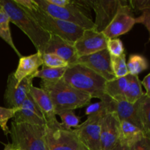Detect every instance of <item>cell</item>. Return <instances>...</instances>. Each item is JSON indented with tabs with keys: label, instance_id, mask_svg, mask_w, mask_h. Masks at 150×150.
Here are the masks:
<instances>
[{
	"label": "cell",
	"instance_id": "8fae6325",
	"mask_svg": "<svg viewBox=\"0 0 150 150\" xmlns=\"http://www.w3.org/2000/svg\"><path fill=\"white\" fill-rule=\"evenodd\" d=\"M76 64H81L93 70L106 81L116 79L111 69V55L107 49L90 55L79 57Z\"/></svg>",
	"mask_w": 150,
	"mask_h": 150
},
{
	"label": "cell",
	"instance_id": "74e56055",
	"mask_svg": "<svg viewBox=\"0 0 150 150\" xmlns=\"http://www.w3.org/2000/svg\"><path fill=\"white\" fill-rule=\"evenodd\" d=\"M111 150H130V148L128 146L119 144H117L114 149H112Z\"/></svg>",
	"mask_w": 150,
	"mask_h": 150
},
{
	"label": "cell",
	"instance_id": "8992f818",
	"mask_svg": "<svg viewBox=\"0 0 150 150\" xmlns=\"http://www.w3.org/2000/svg\"><path fill=\"white\" fill-rule=\"evenodd\" d=\"M10 134L16 150H45V126L13 121Z\"/></svg>",
	"mask_w": 150,
	"mask_h": 150
},
{
	"label": "cell",
	"instance_id": "1f68e13d",
	"mask_svg": "<svg viewBox=\"0 0 150 150\" xmlns=\"http://www.w3.org/2000/svg\"><path fill=\"white\" fill-rule=\"evenodd\" d=\"M106 112L105 110V103L103 101H100L98 103H95L90 104L87 106L86 109L85 114L88 116H90L92 114H97L100 112Z\"/></svg>",
	"mask_w": 150,
	"mask_h": 150
},
{
	"label": "cell",
	"instance_id": "ab89813d",
	"mask_svg": "<svg viewBox=\"0 0 150 150\" xmlns=\"http://www.w3.org/2000/svg\"><path fill=\"white\" fill-rule=\"evenodd\" d=\"M78 150H86V149H85V148H83V146H81V145H80V146H79V149H78Z\"/></svg>",
	"mask_w": 150,
	"mask_h": 150
},
{
	"label": "cell",
	"instance_id": "d6a6232c",
	"mask_svg": "<svg viewBox=\"0 0 150 150\" xmlns=\"http://www.w3.org/2000/svg\"><path fill=\"white\" fill-rule=\"evenodd\" d=\"M130 148V150H150V138L142 136Z\"/></svg>",
	"mask_w": 150,
	"mask_h": 150
},
{
	"label": "cell",
	"instance_id": "836d02e7",
	"mask_svg": "<svg viewBox=\"0 0 150 150\" xmlns=\"http://www.w3.org/2000/svg\"><path fill=\"white\" fill-rule=\"evenodd\" d=\"M136 23H142L146 26L149 33L150 38V8L142 11V15L138 18H136Z\"/></svg>",
	"mask_w": 150,
	"mask_h": 150
},
{
	"label": "cell",
	"instance_id": "44dd1931",
	"mask_svg": "<svg viewBox=\"0 0 150 150\" xmlns=\"http://www.w3.org/2000/svg\"><path fill=\"white\" fill-rule=\"evenodd\" d=\"M129 84V74L122 78L115 79L110 81H106L105 93L113 100H125Z\"/></svg>",
	"mask_w": 150,
	"mask_h": 150
},
{
	"label": "cell",
	"instance_id": "4dcf8cb0",
	"mask_svg": "<svg viewBox=\"0 0 150 150\" xmlns=\"http://www.w3.org/2000/svg\"><path fill=\"white\" fill-rule=\"evenodd\" d=\"M106 49L111 56L114 57H120L125 54V48L122 42L119 38L114 39H108L107 42Z\"/></svg>",
	"mask_w": 150,
	"mask_h": 150
},
{
	"label": "cell",
	"instance_id": "603a6c76",
	"mask_svg": "<svg viewBox=\"0 0 150 150\" xmlns=\"http://www.w3.org/2000/svg\"><path fill=\"white\" fill-rule=\"evenodd\" d=\"M142 88V81L138 76H132L129 74V84L127 92L125 94V100L134 104L144 95Z\"/></svg>",
	"mask_w": 150,
	"mask_h": 150
},
{
	"label": "cell",
	"instance_id": "f35d334b",
	"mask_svg": "<svg viewBox=\"0 0 150 150\" xmlns=\"http://www.w3.org/2000/svg\"><path fill=\"white\" fill-rule=\"evenodd\" d=\"M3 150H16V149L13 146V144H12L9 143V144H7V145H5V146H4V149Z\"/></svg>",
	"mask_w": 150,
	"mask_h": 150
},
{
	"label": "cell",
	"instance_id": "83f0119b",
	"mask_svg": "<svg viewBox=\"0 0 150 150\" xmlns=\"http://www.w3.org/2000/svg\"><path fill=\"white\" fill-rule=\"evenodd\" d=\"M58 116L61 119L62 125L67 130H72V127L76 128L80 125V119L71 110L62 111Z\"/></svg>",
	"mask_w": 150,
	"mask_h": 150
},
{
	"label": "cell",
	"instance_id": "5b68a950",
	"mask_svg": "<svg viewBox=\"0 0 150 150\" xmlns=\"http://www.w3.org/2000/svg\"><path fill=\"white\" fill-rule=\"evenodd\" d=\"M62 79L75 89L85 92L92 98L103 100L106 81L100 76L81 64H76L67 67Z\"/></svg>",
	"mask_w": 150,
	"mask_h": 150
},
{
	"label": "cell",
	"instance_id": "ba28073f",
	"mask_svg": "<svg viewBox=\"0 0 150 150\" xmlns=\"http://www.w3.org/2000/svg\"><path fill=\"white\" fill-rule=\"evenodd\" d=\"M104 113L89 116L84 122L73 130L81 146L86 150H101L100 122Z\"/></svg>",
	"mask_w": 150,
	"mask_h": 150
},
{
	"label": "cell",
	"instance_id": "f1b7e54d",
	"mask_svg": "<svg viewBox=\"0 0 150 150\" xmlns=\"http://www.w3.org/2000/svg\"><path fill=\"white\" fill-rule=\"evenodd\" d=\"M17 109L18 108H4L0 106V127L5 136L10 134V129L7 126V122L9 120L13 118Z\"/></svg>",
	"mask_w": 150,
	"mask_h": 150
},
{
	"label": "cell",
	"instance_id": "7402d4cb",
	"mask_svg": "<svg viewBox=\"0 0 150 150\" xmlns=\"http://www.w3.org/2000/svg\"><path fill=\"white\" fill-rule=\"evenodd\" d=\"M13 119V122L17 123H26L40 126L45 125V121L43 117L38 115L28 108L22 107L18 108Z\"/></svg>",
	"mask_w": 150,
	"mask_h": 150
},
{
	"label": "cell",
	"instance_id": "9a60e30c",
	"mask_svg": "<svg viewBox=\"0 0 150 150\" xmlns=\"http://www.w3.org/2000/svg\"><path fill=\"white\" fill-rule=\"evenodd\" d=\"M100 101L105 103L106 112L114 113L120 121H127L141 129L136 103H130L125 100H115L111 99L108 95Z\"/></svg>",
	"mask_w": 150,
	"mask_h": 150
},
{
	"label": "cell",
	"instance_id": "277c9868",
	"mask_svg": "<svg viewBox=\"0 0 150 150\" xmlns=\"http://www.w3.org/2000/svg\"><path fill=\"white\" fill-rule=\"evenodd\" d=\"M34 1L41 10L52 17L76 24L83 29H95V23L88 16L90 7L87 0H70V4L65 7L53 4L48 0Z\"/></svg>",
	"mask_w": 150,
	"mask_h": 150
},
{
	"label": "cell",
	"instance_id": "4316f807",
	"mask_svg": "<svg viewBox=\"0 0 150 150\" xmlns=\"http://www.w3.org/2000/svg\"><path fill=\"white\" fill-rule=\"evenodd\" d=\"M111 64L113 73L116 79L125 77L129 74L126 62L125 54H123L120 57L111 56Z\"/></svg>",
	"mask_w": 150,
	"mask_h": 150
},
{
	"label": "cell",
	"instance_id": "5bb4252c",
	"mask_svg": "<svg viewBox=\"0 0 150 150\" xmlns=\"http://www.w3.org/2000/svg\"><path fill=\"white\" fill-rule=\"evenodd\" d=\"M120 120L114 113L105 112L100 122L101 150H111L119 142Z\"/></svg>",
	"mask_w": 150,
	"mask_h": 150
},
{
	"label": "cell",
	"instance_id": "60d3db41",
	"mask_svg": "<svg viewBox=\"0 0 150 150\" xmlns=\"http://www.w3.org/2000/svg\"><path fill=\"white\" fill-rule=\"evenodd\" d=\"M2 10V7H1V0H0V11H1Z\"/></svg>",
	"mask_w": 150,
	"mask_h": 150
},
{
	"label": "cell",
	"instance_id": "6da1fadb",
	"mask_svg": "<svg viewBox=\"0 0 150 150\" xmlns=\"http://www.w3.org/2000/svg\"><path fill=\"white\" fill-rule=\"evenodd\" d=\"M14 1L51 35H57L74 44L83 35L84 31L83 28L49 16L41 10L34 0H14Z\"/></svg>",
	"mask_w": 150,
	"mask_h": 150
},
{
	"label": "cell",
	"instance_id": "7a4b0ae2",
	"mask_svg": "<svg viewBox=\"0 0 150 150\" xmlns=\"http://www.w3.org/2000/svg\"><path fill=\"white\" fill-rule=\"evenodd\" d=\"M40 88L51 98L57 115L64 111L82 108L89 105L92 97L67 84L62 79L54 81L42 80Z\"/></svg>",
	"mask_w": 150,
	"mask_h": 150
},
{
	"label": "cell",
	"instance_id": "8d00e7d4",
	"mask_svg": "<svg viewBox=\"0 0 150 150\" xmlns=\"http://www.w3.org/2000/svg\"><path fill=\"white\" fill-rule=\"evenodd\" d=\"M50 3L59 7H65L68 5L70 2V0H48Z\"/></svg>",
	"mask_w": 150,
	"mask_h": 150
},
{
	"label": "cell",
	"instance_id": "484cf974",
	"mask_svg": "<svg viewBox=\"0 0 150 150\" xmlns=\"http://www.w3.org/2000/svg\"><path fill=\"white\" fill-rule=\"evenodd\" d=\"M148 67L149 64L146 58L137 54L130 55L127 63L128 73L132 76H138L139 73L146 70Z\"/></svg>",
	"mask_w": 150,
	"mask_h": 150
},
{
	"label": "cell",
	"instance_id": "ac0fdd59",
	"mask_svg": "<svg viewBox=\"0 0 150 150\" xmlns=\"http://www.w3.org/2000/svg\"><path fill=\"white\" fill-rule=\"evenodd\" d=\"M30 95L45 121V125H55L59 122L56 118L55 109L51 98L48 94L41 88L32 86L30 88Z\"/></svg>",
	"mask_w": 150,
	"mask_h": 150
},
{
	"label": "cell",
	"instance_id": "b9f144b4",
	"mask_svg": "<svg viewBox=\"0 0 150 150\" xmlns=\"http://www.w3.org/2000/svg\"><path fill=\"white\" fill-rule=\"evenodd\" d=\"M147 96H148V95H147ZM149 98H150V95H149Z\"/></svg>",
	"mask_w": 150,
	"mask_h": 150
},
{
	"label": "cell",
	"instance_id": "30bf717a",
	"mask_svg": "<svg viewBox=\"0 0 150 150\" xmlns=\"http://www.w3.org/2000/svg\"><path fill=\"white\" fill-rule=\"evenodd\" d=\"M33 76H29L23 79L18 86H16V81L13 73H10L7 79V88L4 92V100L7 108H19L30 92Z\"/></svg>",
	"mask_w": 150,
	"mask_h": 150
},
{
	"label": "cell",
	"instance_id": "3957f363",
	"mask_svg": "<svg viewBox=\"0 0 150 150\" xmlns=\"http://www.w3.org/2000/svg\"><path fill=\"white\" fill-rule=\"evenodd\" d=\"M1 3L10 22L17 26L29 38L37 51L43 54L51 35L44 30L24 10L19 7L14 0H1Z\"/></svg>",
	"mask_w": 150,
	"mask_h": 150
},
{
	"label": "cell",
	"instance_id": "f546056e",
	"mask_svg": "<svg viewBox=\"0 0 150 150\" xmlns=\"http://www.w3.org/2000/svg\"><path fill=\"white\" fill-rule=\"evenodd\" d=\"M42 61H43L42 65L49 67H69V64L67 62L54 54H42Z\"/></svg>",
	"mask_w": 150,
	"mask_h": 150
},
{
	"label": "cell",
	"instance_id": "7c38bea8",
	"mask_svg": "<svg viewBox=\"0 0 150 150\" xmlns=\"http://www.w3.org/2000/svg\"><path fill=\"white\" fill-rule=\"evenodd\" d=\"M89 7L95 13V30L102 32L115 17L120 5L124 2L121 0H87Z\"/></svg>",
	"mask_w": 150,
	"mask_h": 150
},
{
	"label": "cell",
	"instance_id": "2e32d148",
	"mask_svg": "<svg viewBox=\"0 0 150 150\" xmlns=\"http://www.w3.org/2000/svg\"><path fill=\"white\" fill-rule=\"evenodd\" d=\"M44 54H56L67 62L69 66L76 64L79 59L74 44L53 35H51Z\"/></svg>",
	"mask_w": 150,
	"mask_h": 150
},
{
	"label": "cell",
	"instance_id": "ffe728a7",
	"mask_svg": "<svg viewBox=\"0 0 150 150\" xmlns=\"http://www.w3.org/2000/svg\"><path fill=\"white\" fill-rule=\"evenodd\" d=\"M136 105L141 130L145 136L150 138V98L144 93Z\"/></svg>",
	"mask_w": 150,
	"mask_h": 150
},
{
	"label": "cell",
	"instance_id": "e0dca14e",
	"mask_svg": "<svg viewBox=\"0 0 150 150\" xmlns=\"http://www.w3.org/2000/svg\"><path fill=\"white\" fill-rule=\"evenodd\" d=\"M42 64V54L38 51L32 55L20 57L18 65L13 73L16 86H18L24 79L33 76Z\"/></svg>",
	"mask_w": 150,
	"mask_h": 150
},
{
	"label": "cell",
	"instance_id": "9c48e42d",
	"mask_svg": "<svg viewBox=\"0 0 150 150\" xmlns=\"http://www.w3.org/2000/svg\"><path fill=\"white\" fill-rule=\"evenodd\" d=\"M136 23V18L133 16L131 7L124 1L115 17L102 32L108 39H114L130 31Z\"/></svg>",
	"mask_w": 150,
	"mask_h": 150
},
{
	"label": "cell",
	"instance_id": "d6986e66",
	"mask_svg": "<svg viewBox=\"0 0 150 150\" xmlns=\"http://www.w3.org/2000/svg\"><path fill=\"white\" fill-rule=\"evenodd\" d=\"M144 136V135L142 130L136 125L127 121H120V144L130 147L135 142H137Z\"/></svg>",
	"mask_w": 150,
	"mask_h": 150
},
{
	"label": "cell",
	"instance_id": "d590c367",
	"mask_svg": "<svg viewBox=\"0 0 150 150\" xmlns=\"http://www.w3.org/2000/svg\"><path fill=\"white\" fill-rule=\"evenodd\" d=\"M142 84L144 86L145 89H146V93L145 94L149 96L150 95V73L146 76H145V78L142 81Z\"/></svg>",
	"mask_w": 150,
	"mask_h": 150
},
{
	"label": "cell",
	"instance_id": "e575fe53",
	"mask_svg": "<svg viewBox=\"0 0 150 150\" xmlns=\"http://www.w3.org/2000/svg\"><path fill=\"white\" fill-rule=\"evenodd\" d=\"M129 4L131 8L142 12L150 8V0H133L129 1Z\"/></svg>",
	"mask_w": 150,
	"mask_h": 150
},
{
	"label": "cell",
	"instance_id": "52a82bcc",
	"mask_svg": "<svg viewBox=\"0 0 150 150\" xmlns=\"http://www.w3.org/2000/svg\"><path fill=\"white\" fill-rule=\"evenodd\" d=\"M45 150H78L80 146L73 130H67L58 122L45 125Z\"/></svg>",
	"mask_w": 150,
	"mask_h": 150
},
{
	"label": "cell",
	"instance_id": "cb8c5ba5",
	"mask_svg": "<svg viewBox=\"0 0 150 150\" xmlns=\"http://www.w3.org/2000/svg\"><path fill=\"white\" fill-rule=\"evenodd\" d=\"M10 21L8 16L6 14V13L2 9L1 11H0V38L3 40L5 41L13 48V51L16 53V54L19 57H21V54L19 52V51L17 49V48L15 45L14 42H13L11 35V32H10Z\"/></svg>",
	"mask_w": 150,
	"mask_h": 150
},
{
	"label": "cell",
	"instance_id": "4fadbf2b",
	"mask_svg": "<svg viewBox=\"0 0 150 150\" xmlns=\"http://www.w3.org/2000/svg\"><path fill=\"white\" fill-rule=\"evenodd\" d=\"M108 38L95 29H84L83 35L74 43L79 57L90 55L106 49Z\"/></svg>",
	"mask_w": 150,
	"mask_h": 150
},
{
	"label": "cell",
	"instance_id": "d4e9b609",
	"mask_svg": "<svg viewBox=\"0 0 150 150\" xmlns=\"http://www.w3.org/2000/svg\"><path fill=\"white\" fill-rule=\"evenodd\" d=\"M67 67H49L42 65L41 70H38L33 75L35 78H40L45 81H54L62 79Z\"/></svg>",
	"mask_w": 150,
	"mask_h": 150
}]
</instances>
